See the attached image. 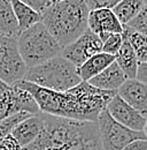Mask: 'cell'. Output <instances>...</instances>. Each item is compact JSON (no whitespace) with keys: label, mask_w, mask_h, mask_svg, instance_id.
I'll use <instances>...</instances> for the list:
<instances>
[{"label":"cell","mask_w":147,"mask_h":150,"mask_svg":"<svg viewBox=\"0 0 147 150\" xmlns=\"http://www.w3.org/2000/svg\"><path fill=\"white\" fill-rule=\"evenodd\" d=\"M13 86L31 94L40 113L89 122H97L100 113L106 110L113 97L117 94L116 91L97 89L84 81L64 93L48 90L24 80L15 82Z\"/></svg>","instance_id":"6da1fadb"},{"label":"cell","mask_w":147,"mask_h":150,"mask_svg":"<svg viewBox=\"0 0 147 150\" xmlns=\"http://www.w3.org/2000/svg\"><path fill=\"white\" fill-rule=\"evenodd\" d=\"M43 114L44 128L23 150H102L97 122Z\"/></svg>","instance_id":"7a4b0ae2"},{"label":"cell","mask_w":147,"mask_h":150,"mask_svg":"<svg viewBox=\"0 0 147 150\" xmlns=\"http://www.w3.org/2000/svg\"><path fill=\"white\" fill-rule=\"evenodd\" d=\"M89 13L83 0H51L40 16L48 33L64 49L88 30Z\"/></svg>","instance_id":"3957f363"},{"label":"cell","mask_w":147,"mask_h":150,"mask_svg":"<svg viewBox=\"0 0 147 150\" xmlns=\"http://www.w3.org/2000/svg\"><path fill=\"white\" fill-rule=\"evenodd\" d=\"M23 80L57 93L73 89L82 82L77 75L76 67L61 56L28 68Z\"/></svg>","instance_id":"277c9868"},{"label":"cell","mask_w":147,"mask_h":150,"mask_svg":"<svg viewBox=\"0 0 147 150\" xmlns=\"http://www.w3.org/2000/svg\"><path fill=\"white\" fill-rule=\"evenodd\" d=\"M18 49L27 68L61 56L62 47L40 22L18 36Z\"/></svg>","instance_id":"5b68a950"},{"label":"cell","mask_w":147,"mask_h":150,"mask_svg":"<svg viewBox=\"0 0 147 150\" xmlns=\"http://www.w3.org/2000/svg\"><path fill=\"white\" fill-rule=\"evenodd\" d=\"M97 124L102 150H122L136 140H147L143 132H133L116 122L107 110L100 113Z\"/></svg>","instance_id":"8992f818"},{"label":"cell","mask_w":147,"mask_h":150,"mask_svg":"<svg viewBox=\"0 0 147 150\" xmlns=\"http://www.w3.org/2000/svg\"><path fill=\"white\" fill-rule=\"evenodd\" d=\"M28 68L18 49V37L0 35V80L8 86L24 79Z\"/></svg>","instance_id":"52a82bcc"},{"label":"cell","mask_w":147,"mask_h":150,"mask_svg":"<svg viewBox=\"0 0 147 150\" xmlns=\"http://www.w3.org/2000/svg\"><path fill=\"white\" fill-rule=\"evenodd\" d=\"M102 52V42L91 30L83 33L75 42L62 49L61 57L71 62L77 68L83 65L89 58Z\"/></svg>","instance_id":"ba28073f"},{"label":"cell","mask_w":147,"mask_h":150,"mask_svg":"<svg viewBox=\"0 0 147 150\" xmlns=\"http://www.w3.org/2000/svg\"><path fill=\"white\" fill-rule=\"evenodd\" d=\"M109 115L120 125L133 132H143L146 118H144L138 111L131 108L118 95L116 94L106 108Z\"/></svg>","instance_id":"9c48e42d"},{"label":"cell","mask_w":147,"mask_h":150,"mask_svg":"<svg viewBox=\"0 0 147 150\" xmlns=\"http://www.w3.org/2000/svg\"><path fill=\"white\" fill-rule=\"evenodd\" d=\"M88 29L95 34L104 43L110 34H122L123 25L110 9L91 11L88 18Z\"/></svg>","instance_id":"30bf717a"},{"label":"cell","mask_w":147,"mask_h":150,"mask_svg":"<svg viewBox=\"0 0 147 150\" xmlns=\"http://www.w3.org/2000/svg\"><path fill=\"white\" fill-rule=\"evenodd\" d=\"M117 95L147 119V84L137 79L127 80L117 90Z\"/></svg>","instance_id":"8fae6325"},{"label":"cell","mask_w":147,"mask_h":150,"mask_svg":"<svg viewBox=\"0 0 147 150\" xmlns=\"http://www.w3.org/2000/svg\"><path fill=\"white\" fill-rule=\"evenodd\" d=\"M44 128V119L43 114L39 112L36 115H31L30 118L23 120L12 131L10 135L18 141V143L25 148L31 144Z\"/></svg>","instance_id":"7c38bea8"},{"label":"cell","mask_w":147,"mask_h":150,"mask_svg":"<svg viewBox=\"0 0 147 150\" xmlns=\"http://www.w3.org/2000/svg\"><path fill=\"white\" fill-rule=\"evenodd\" d=\"M127 76L121 71V68L114 61L109 67H107L104 72L94 76L88 83L100 90L105 91H116L122 87V84L127 81Z\"/></svg>","instance_id":"4fadbf2b"},{"label":"cell","mask_w":147,"mask_h":150,"mask_svg":"<svg viewBox=\"0 0 147 150\" xmlns=\"http://www.w3.org/2000/svg\"><path fill=\"white\" fill-rule=\"evenodd\" d=\"M115 61V57L106 54L104 52H100L98 54H94L91 58H89L83 65L76 68L77 75L79 79L84 82H89L94 76L99 75L101 72H104L107 67Z\"/></svg>","instance_id":"5bb4252c"},{"label":"cell","mask_w":147,"mask_h":150,"mask_svg":"<svg viewBox=\"0 0 147 150\" xmlns=\"http://www.w3.org/2000/svg\"><path fill=\"white\" fill-rule=\"evenodd\" d=\"M122 37H123V42H122L121 49L115 56V62L124 73L128 80H134L137 76L139 62L129 43L128 38L123 33H122Z\"/></svg>","instance_id":"9a60e30c"},{"label":"cell","mask_w":147,"mask_h":150,"mask_svg":"<svg viewBox=\"0 0 147 150\" xmlns=\"http://www.w3.org/2000/svg\"><path fill=\"white\" fill-rule=\"evenodd\" d=\"M10 4H12V8H13V12H14L16 22H18V35L21 33L28 30L32 25H35L37 23H40L41 22L40 14H38L37 12H35L32 8H30L23 1L12 0Z\"/></svg>","instance_id":"2e32d148"},{"label":"cell","mask_w":147,"mask_h":150,"mask_svg":"<svg viewBox=\"0 0 147 150\" xmlns=\"http://www.w3.org/2000/svg\"><path fill=\"white\" fill-rule=\"evenodd\" d=\"M145 5L144 0H122L111 9L116 19L122 25H127L133 20Z\"/></svg>","instance_id":"e0dca14e"},{"label":"cell","mask_w":147,"mask_h":150,"mask_svg":"<svg viewBox=\"0 0 147 150\" xmlns=\"http://www.w3.org/2000/svg\"><path fill=\"white\" fill-rule=\"evenodd\" d=\"M0 35L18 37V22L15 19L12 4L8 0H0Z\"/></svg>","instance_id":"ac0fdd59"},{"label":"cell","mask_w":147,"mask_h":150,"mask_svg":"<svg viewBox=\"0 0 147 150\" xmlns=\"http://www.w3.org/2000/svg\"><path fill=\"white\" fill-rule=\"evenodd\" d=\"M123 34L128 38L138 62L147 64V36L138 34L125 25H123Z\"/></svg>","instance_id":"d6986e66"},{"label":"cell","mask_w":147,"mask_h":150,"mask_svg":"<svg viewBox=\"0 0 147 150\" xmlns=\"http://www.w3.org/2000/svg\"><path fill=\"white\" fill-rule=\"evenodd\" d=\"M125 27H128L138 34L147 36V1H145V5L143 6L138 15L133 20H131Z\"/></svg>","instance_id":"ffe728a7"},{"label":"cell","mask_w":147,"mask_h":150,"mask_svg":"<svg viewBox=\"0 0 147 150\" xmlns=\"http://www.w3.org/2000/svg\"><path fill=\"white\" fill-rule=\"evenodd\" d=\"M122 42H123L122 34H110L107 39L102 43V52L115 57L118 50L121 49Z\"/></svg>","instance_id":"44dd1931"},{"label":"cell","mask_w":147,"mask_h":150,"mask_svg":"<svg viewBox=\"0 0 147 150\" xmlns=\"http://www.w3.org/2000/svg\"><path fill=\"white\" fill-rule=\"evenodd\" d=\"M10 89H12V86L9 88V90L1 98H0V121L13 115L14 111H13V104H12V96H10Z\"/></svg>","instance_id":"7402d4cb"},{"label":"cell","mask_w":147,"mask_h":150,"mask_svg":"<svg viewBox=\"0 0 147 150\" xmlns=\"http://www.w3.org/2000/svg\"><path fill=\"white\" fill-rule=\"evenodd\" d=\"M89 11H97V9H113L117 4L118 0H86L85 1Z\"/></svg>","instance_id":"603a6c76"},{"label":"cell","mask_w":147,"mask_h":150,"mask_svg":"<svg viewBox=\"0 0 147 150\" xmlns=\"http://www.w3.org/2000/svg\"><path fill=\"white\" fill-rule=\"evenodd\" d=\"M0 150H23L18 141L9 134L0 140Z\"/></svg>","instance_id":"cb8c5ba5"},{"label":"cell","mask_w":147,"mask_h":150,"mask_svg":"<svg viewBox=\"0 0 147 150\" xmlns=\"http://www.w3.org/2000/svg\"><path fill=\"white\" fill-rule=\"evenodd\" d=\"M122 150H147V140H136Z\"/></svg>","instance_id":"d4e9b609"},{"label":"cell","mask_w":147,"mask_h":150,"mask_svg":"<svg viewBox=\"0 0 147 150\" xmlns=\"http://www.w3.org/2000/svg\"><path fill=\"white\" fill-rule=\"evenodd\" d=\"M136 79L138 81H140V82L147 84V64H139Z\"/></svg>","instance_id":"484cf974"},{"label":"cell","mask_w":147,"mask_h":150,"mask_svg":"<svg viewBox=\"0 0 147 150\" xmlns=\"http://www.w3.org/2000/svg\"><path fill=\"white\" fill-rule=\"evenodd\" d=\"M9 88H10V86L6 84L5 82H2V81L0 80V98H1L4 95L6 94L8 90H9Z\"/></svg>","instance_id":"4316f807"},{"label":"cell","mask_w":147,"mask_h":150,"mask_svg":"<svg viewBox=\"0 0 147 150\" xmlns=\"http://www.w3.org/2000/svg\"><path fill=\"white\" fill-rule=\"evenodd\" d=\"M143 133L145 134V136H146V139H147V119H146V124H145V127H144V131H143Z\"/></svg>","instance_id":"83f0119b"}]
</instances>
